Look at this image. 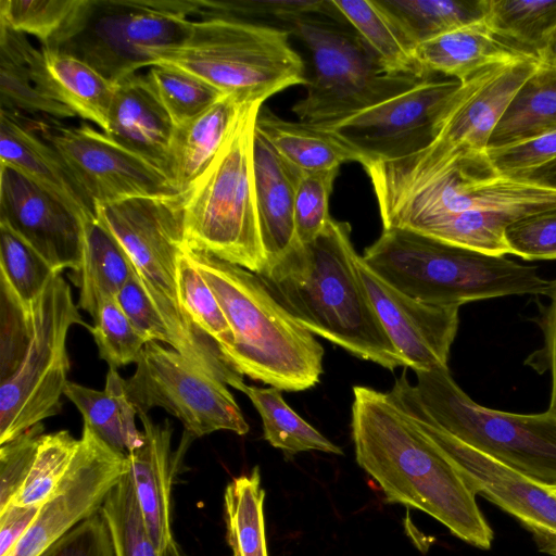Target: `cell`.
I'll list each match as a JSON object with an SVG mask.
<instances>
[{"label": "cell", "instance_id": "22", "mask_svg": "<svg viewBox=\"0 0 556 556\" xmlns=\"http://www.w3.org/2000/svg\"><path fill=\"white\" fill-rule=\"evenodd\" d=\"M0 165L20 172L52 193L85 223L97 217L94 204L55 149L37 131L31 117L0 110Z\"/></svg>", "mask_w": 556, "mask_h": 556}, {"label": "cell", "instance_id": "30", "mask_svg": "<svg viewBox=\"0 0 556 556\" xmlns=\"http://www.w3.org/2000/svg\"><path fill=\"white\" fill-rule=\"evenodd\" d=\"M134 274L127 252L113 233L97 217L86 222L81 263L71 276L80 290L78 307L92 317L99 304L116 296Z\"/></svg>", "mask_w": 556, "mask_h": 556}, {"label": "cell", "instance_id": "12", "mask_svg": "<svg viewBox=\"0 0 556 556\" xmlns=\"http://www.w3.org/2000/svg\"><path fill=\"white\" fill-rule=\"evenodd\" d=\"M191 0H84L60 41L68 53L110 81L151 66L150 52L180 43L192 20Z\"/></svg>", "mask_w": 556, "mask_h": 556}, {"label": "cell", "instance_id": "7", "mask_svg": "<svg viewBox=\"0 0 556 556\" xmlns=\"http://www.w3.org/2000/svg\"><path fill=\"white\" fill-rule=\"evenodd\" d=\"M290 30L233 17L192 20L178 45L150 52L151 66L170 65L191 73L242 104H263L307 75L290 43Z\"/></svg>", "mask_w": 556, "mask_h": 556}, {"label": "cell", "instance_id": "45", "mask_svg": "<svg viewBox=\"0 0 556 556\" xmlns=\"http://www.w3.org/2000/svg\"><path fill=\"white\" fill-rule=\"evenodd\" d=\"M79 443L67 430L42 433L27 479L11 503L41 506L66 473Z\"/></svg>", "mask_w": 556, "mask_h": 556}, {"label": "cell", "instance_id": "43", "mask_svg": "<svg viewBox=\"0 0 556 556\" xmlns=\"http://www.w3.org/2000/svg\"><path fill=\"white\" fill-rule=\"evenodd\" d=\"M194 15L200 18H265L280 22L286 29L295 22L312 16L345 23L332 0H197Z\"/></svg>", "mask_w": 556, "mask_h": 556}, {"label": "cell", "instance_id": "39", "mask_svg": "<svg viewBox=\"0 0 556 556\" xmlns=\"http://www.w3.org/2000/svg\"><path fill=\"white\" fill-rule=\"evenodd\" d=\"M100 513L115 556H163L148 531L128 471L109 492Z\"/></svg>", "mask_w": 556, "mask_h": 556}, {"label": "cell", "instance_id": "53", "mask_svg": "<svg viewBox=\"0 0 556 556\" xmlns=\"http://www.w3.org/2000/svg\"><path fill=\"white\" fill-rule=\"evenodd\" d=\"M547 304L539 302V316L536 321L543 332V345L526 359V365L539 374L549 371L552 378V392L549 410L556 415V279L552 280V289Z\"/></svg>", "mask_w": 556, "mask_h": 556}, {"label": "cell", "instance_id": "58", "mask_svg": "<svg viewBox=\"0 0 556 556\" xmlns=\"http://www.w3.org/2000/svg\"><path fill=\"white\" fill-rule=\"evenodd\" d=\"M553 492L556 494V489H555V490H553Z\"/></svg>", "mask_w": 556, "mask_h": 556}, {"label": "cell", "instance_id": "34", "mask_svg": "<svg viewBox=\"0 0 556 556\" xmlns=\"http://www.w3.org/2000/svg\"><path fill=\"white\" fill-rule=\"evenodd\" d=\"M264 498L257 466L227 484L224 493L226 539L232 556H268Z\"/></svg>", "mask_w": 556, "mask_h": 556}, {"label": "cell", "instance_id": "27", "mask_svg": "<svg viewBox=\"0 0 556 556\" xmlns=\"http://www.w3.org/2000/svg\"><path fill=\"white\" fill-rule=\"evenodd\" d=\"M244 105L225 94L197 117L175 127L166 175L180 192L188 189L213 162Z\"/></svg>", "mask_w": 556, "mask_h": 556}, {"label": "cell", "instance_id": "50", "mask_svg": "<svg viewBox=\"0 0 556 556\" xmlns=\"http://www.w3.org/2000/svg\"><path fill=\"white\" fill-rule=\"evenodd\" d=\"M486 152L501 174L518 178L556 160V130Z\"/></svg>", "mask_w": 556, "mask_h": 556}, {"label": "cell", "instance_id": "52", "mask_svg": "<svg viewBox=\"0 0 556 556\" xmlns=\"http://www.w3.org/2000/svg\"><path fill=\"white\" fill-rule=\"evenodd\" d=\"M39 556H115L108 526L100 513L85 519Z\"/></svg>", "mask_w": 556, "mask_h": 556}, {"label": "cell", "instance_id": "37", "mask_svg": "<svg viewBox=\"0 0 556 556\" xmlns=\"http://www.w3.org/2000/svg\"><path fill=\"white\" fill-rule=\"evenodd\" d=\"M515 220L504 214L466 212L422 218L406 228L466 249L506 255L505 231Z\"/></svg>", "mask_w": 556, "mask_h": 556}, {"label": "cell", "instance_id": "38", "mask_svg": "<svg viewBox=\"0 0 556 556\" xmlns=\"http://www.w3.org/2000/svg\"><path fill=\"white\" fill-rule=\"evenodd\" d=\"M483 21L538 56L556 26V0H483Z\"/></svg>", "mask_w": 556, "mask_h": 556}, {"label": "cell", "instance_id": "18", "mask_svg": "<svg viewBox=\"0 0 556 556\" xmlns=\"http://www.w3.org/2000/svg\"><path fill=\"white\" fill-rule=\"evenodd\" d=\"M79 440L66 473L7 556H39L98 513L109 492L128 471L127 455L113 451L85 425Z\"/></svg>", "mask_w": 556, "mask_h": 556}, {"label": "cell", "instance_id": "16", "mask_svg": "<svg viewBox=\"0 0 556 556\" xmlns=\"http://www.w3.org/2000/svg\"><path fill=\"white\" fill-rule=\"evenodd\" d=\"M387 393L446 454L476 494H482L528 529L556 533V494L444 430L420 403L406 369Z\"/></svg>", "mask_w": 556, "mask_h": 556}, {"label": "cell", "instance_id": "46", "mask_svg": "<svg viewBox=\"0 0 556 556\" xmlns=\"http://www.w3.org/2000/svg\"><path fill=\"white\" fill-rule=\"evenodd\" d=\"M90 332L109 368L136 364L148 341L134 327L116 298L103 300L92 316Z\"/></svg>", "mask_w": 556, "mask_h": 556}, {"label": "cell", "instance_id": "29", "mask_svg": "<svg viewBox=\"0 0 556 556\" xmlns=\"http://www.w3.org/2000/svg\"><path fill=\"white\" fill-rule=\"evenodd\" d=\"M64 395L81 413L84 425L113 451L128 455L142 444L143 433L135 424L137 410L117 369L109 368L103 391L68 381Z\"/></svg>", "mask_w": 556, "mask_h": 556}, {"label": "cell", "instance_id": "4", "mask_svg": "<svg viewBox=\"0 0 556 556\" xmlns=\"http://www.w3.org/2000/svg\"><path fill=\"white\" fill-rule=\"evenodd\" d=\"M186 252L214 292L235 334L225 353L242 375L281 391L319 382L324 348L274 298L261 278L211 254Z\"/></svg>", "mask_w": 556, "mask_h": 556}, {"label": "cell", "instance_id": "11", "mask_svg": "<svg viewBox=\"0 0 556 556\" xmlns=\"http://www.w3.org/2000/svg\"><path fill=\"white\" fill-rule=\"evenodd\" d=\"M538 64V56L502 62L460 83L443 111L434 139L426 149L364 167L376 199L404 191L460 153L486 150L496 125Z\"/></svg>", "mask_w": 556, "mask_h": 556}, {"label": "cell", "instance_id": "48", "mask_svg": "<svg viewBox=\"0 0 556 556\" xmlns=\"http://www.w3.org/2000/svg\"><path fill=\"white\" fill-rule=\"evenodd\" d=\"M508 254L526 261L556 258V207L518 218L505 231Z\"/></svg>", "mask_w": 556, "mask_h": 556}, {"label": "cell", "instance_id": "17", "mask_svg": "<svg viewBox=\"0 0 556 556\" xmlns=\"http://www.w3.org/2000/svg\"><path fill=\"white\" fill-rule=\"evenodd\" d=\"M459 85L456 79L430 77L370 109L319 127L353 149L363 167L396 161L418 153L432 142L443 111Z\"/></svg>", "mask_w": 556, "mask_h": 556}, {"label": "cell", "instance_id": "20", "mask_svg": "<svg viewBox=\"0 0 556 556\" xmlns=\"http://www.w3.org/2000/svg\"><path fill=\"white\" fill-rule=\"evenodd\" d=\"M357 268L374 309L397 352L415 370L447 367L459 306L420 302L390 286L359 255Z\"/></svg>", "mask_w": 556, "mask_h": 556}, {"label": "cell", "instance_id": "9", "mask_svg": "<svg viewBox=\"0 0 556 556\" xmlns=\"http://www.w3.org/2000/svg\"><path fill=\"white\" fill-rule=\"evenodd\" d=\"M288 30L311 55L305 94L292 106L300 122L332 125L425 80L390 73L354 30L330 18L306 17Z\"/></svg>", "mask_w": 556, "mask_h": 556}, {"label": "cell", "instance_id": "31", "mask_svg": "<svg viewBox=\"0 0 556 556\" xmlns=\"http://www.w3.org/2000/svg\"><path fill=\"white\" fill-rule=\"evenodd\" d=\"M496 125L488 149L501 148L556 130V61L538 58Z\"/></svg>", "mask_w": 556, "mask_h": 556}, {"label": "cell", "instance_id": "33", "mask_svg": "<svg viewBox=\"0 0 556 556\" xmlns=\"http://www.w3.org/2000/svg\"><path fill=\"white\" fill-rule=\"evenodd\" d=\"M28 43L26 35L0 24V110L54 121L75 117L71 109L35 85L26 60Z\"/></svg>", "mask_w": 556, "mask_h": 556}, {"label": "cell", "instance_id": "41", "mask_svg": "<svg viewBox=\"0 0 556 556\" xmlns=\"http://www.w3.org/2000/svg\"><path fill=\"white\" fill-rule=\"evenodd\" d=\"M59 274L33 247L0 223V279L23 305L33 304Z\"/></svg>", "mask_w": 556, "mask_h": 556}, {"label": "cell", "instance_id": "54", "mask_svg": "<svg viewBox=\"0 0 556 556\" xmlns=\"http://www.w3.org/2000/svg\"><path fill=\"white\" fill-rule=\"evenodd\" d=\"M40 506L10 503L0 513V556H7L25 535L39 513Z\"/></svg>", "mask_w": 556, "mask_h": 556}, {"label": "cell", "instance_id": "40", "mask_svg": "<svg viewBox=\"0 0 556 556\" xmlns=\"http://www.w3.org/2000/svg\"><path fill=\"white\" fill-rule=\"evenodd\" d=\"M84 0H0V24L52 48L67 31Z\"/></svg>", "mask_w": 556, "mask_h": 556}, {"label": "cell", "instance_id": "55", "mask_svg": "<svg viewBox=\"0 0 556 556\" xmlns=\"http://www.w3.org/2000/svg\"><path fill=\"white\" fill-rule=\"evenodd\" d=\"M518 178L556 189V160Z\"/></svg>", "mask_w": 556, "mask_h": 556}, {"label": "cell", "instance_id": "3", "mask_svg": "<svg viewBox=\"0 0 556 556\" xmlns=\"http://www.w3.org/2000/svg\"><path fill=\"white\" fill-rule=\"evenodd\" d=\"M73 325L91 327L61 274L29 306L0 279V444L61 412Z\"/></svg>", "mask_w": 556, "mask_h": 556}, {"label": "cell", "instance_id": "35", "mask_svg": "<svg viewBox=\"0 0 556 556\" xmlns=\"http://www.w3.org/2000/svg\"><path fill=\"white\" fill-rule=\"evenodd\" d=\"M416 48L483 20V0H377Z\"/></svg>", "mask_w": 556, "mask_h": 556}, {"label": "cell", "instance_id": "32", "mask_svg": "<svg viewBox=\"0 0 556 556\" xmlns=\"http://www.w3.org/2000/svg\"><path fill=\"white\" fill-rule=\"evenodd\" d=\"M332 2L345 23L351 25L390 73L420 79L431 77L424 73L416 61L415 47L377 0Z\"/></svg>", "mask_w": 556, "mask_h": 556}, {"label": "cell", "instance_id": "13", "mask_svg": "<svg viewBox=\"0 0 556 556\" xmlns=\"http://www.w3.org/2000/svg\"><path fill=\"white\" fill-rule=\"evenodd\" d=\"M377 202L383 229L406 228L422 218L466 212L518 219L556 207V189L501 174L486 150L468 151Z\"/></svg>", "mask_w": 556, "mask_h": 556}, {"label": "cell", "instance_id": "1", "mask_svg": "<svg viewBox=\"0 0 556 556\" xmlns=\"http://www.w3.org/2000/svg\"><path fill=\"white\" fill-rule=\"evenodd\" d=\"M352 438L357 464L379 484L386 502L419 509L460 540L490 548L494 534L446 454L388 393L355 386Z\"/></svg>", "mask_w": 556, "mask_h": 556}, {"label": "cell", "instance_id": "47", "mask_svg": "<svg viewBox=\"0 0 556 556\" xmlns=\"http://www.w3.org/2000/svg\"><path fill=\"white\" fill-rule=\"evenodd\" d=\"M339 169L300 173L294 194V224L301 244L315 240L331 218L329 199Z\"/></svg>", "mask_w": 556, "mask_h": 556}, {"label": "cell", "instance_id": "26", "mask_svg": "<svg viewBox=\"0 0 556 556\" xmlns=\"http://www.w3.org/2000/svg\"><path fill=\"white\" fill-rule=\"evenodd\" d=\"M414 53L426 75L439 73L460 83L490 65L536 56L496 34L483 20L419 43Z\"/></svg>", "mask_w": 556, "mask_h": 556}, {"label": "cell", "instance_id": "14", "mask_svg": "<svg viewBox=\"0 0 556 556\" xmlns=\"http://www.w3.org/2000/svg\"><path fill=\"white\" fill-rule=\"evenodd\" d=\"M226 386L155 341L146 344L134 375L125 379V391L137 415L161 407L176 417L192 439L219 430L239 435L249 432Z\"/></svg>", "mask_w": 556, "mask_h": 556}, {"label": "cell", "instance_id": "42", "mask_svg": "<svg viewBox=\"0 0 556 556\" xmlns=\"http://www.w3.org/2000/svg\"><path fill=\"white\" fill-rule=\"evenodd\" d=\"M146 73L175 127L197 117L223 96L202 78L170 65L156 64Z\"/></svg>", "mask_w": 556, "mask_h": 556}, {"label": "cell", "instance_id": "19", "mask_svg": "<svg viewBox=\"0 0 556 556\" xmlns=\"http://www.w3.org/2000/svg\"><path fill=\"white\" fill-rule=\"evenodd\" d=\"M0 223L58 273L79 268L85 222L52 193L4 165H0Z\"/></svg>", "mask_w": 556, "mask_h": 556}, {"label": "cell", "instance_id": "8", "mask_svg": "<svg viewBox=\"0 0 556 556\" xmlns=\"http://www.w3.org/2000/svg\"><path fill=\"white\" fill-rule=\"evenodd\" d=\"M262 105H244L213 162L182 191L186 247L256 275L266 266L253 184V139Z\"/></svg>", "mask_w": 556, "mask_h": 556}, {"label": "cell", "instance_id": "51", "mask_svg": "<svg viewBox=\"0 0 556 556\" xmlns=\"http://www.w3.org/2000/svg\"><path fill=\"white\" fill-rule=\"evenodd\" d=\"M115 298L134 327L148 342L172 345L168 329L136 271Z\"/></svg>", "mask_w": 556, "mask_h": 556}, {"label": "cell", "instance_id": "23", "mask_svg": "<svg viewBox=\"0 0 556 556\" xmlns=\"http://www.w3.org/2000/svg\"><path fill=\"white\" fill-rule=\"evenodd\" d=\"M254 131L253 184L266 268L280 262L299 244L294 224V194L300 176Z\"/></svg>", "mask_w": 556, "mask_h": 556}, {"label": "cell", "instance_id": "10", "mask_svg": "<svg viewBox=\"0 0 556 556\" xmlns=\"http://www.w3.org/2000/svg\"><path fill=\"white\" fill-rule=\"evenodd\" d=\"M415 374L420 403L444 430L532 481L556 489L555 414H516L484 407L460 389L448 367Z\"/></svg>", "mask_w": 556, "mask_h": 556}, {"label": "cell", "instance_id": "57", "mask_svg": "<svg viewBox=\"0 0 556 556\" xmlns=\"http://www.w3.org/2000/svg\"><path fill=\"white\" fill-rule=\"evenodd\" d=\"M538 58H544L556 61V26L552 31L544 48L541 51H539Z\"/></svg>", "mask_w": 556, "mask_h": 556}, {"label": "cell", "instance_id": "24", "mask_svg": "<svg viewBox=\"0 0 556 556\" xmlns=\"http://www.w3.org/2000/svg\"><path fill=\"white\" fill-rule=\"evenodd\" d=\"M174 130L146 74L136 73L116 84L109 111L108 136L166 174Z\"/></svg>", "mask_w": 556, "mask_h": 556}, {"label": "cell", "instance_id": "6", "mask_svg": "<svg viewBox=\"0 0 556 556\" xmlns=\"http://www.w3.org/2000/svg\"><path fill=\"white\" fill-rule=\"evenodd\" d=\"M381 279L404 294L438 306L515 294L548 296L552 280L536 266L486 254L407 228L383 229L362 255Z\"/></svg>", "mask_w": 556, "mask_h": 556}, {"label": "cell", "instance_id": "15", "mask_svg": "<svg viewBox=\"0 0 556 556\" xmlns=\"http://www.w3.org/2000/svg\"><path fill=\"white\" fill-rule=\"evenodd\" d=\"M33 124L94 206L180 193L162 169L87 123L66 126L33 119Z\"/></svg>", "mask_w": 556, "mask_h": 556}, {"label": "cell", "instance_id": "5", "mask_svg": "<svg viewBox=\"0 0 556 556\" xmlns=\"http://www.w3.org/2000/svg\"><path fill=\"white\" fill-rule=\"evenodd\" d=\"M96 215L127 252L168 329L172 349L201 370L243 392V376L194 325L180 302L177 262L186 247L182 192L100 204Z\"/></svg>", "mask_w": 556, "mask_h": 556}, {"label": "cell", "instance_id": "36", "mask_svg": "<svg viewBox=\"0 0 556 556\" xmlns=\"http://www.w3.org/2000/svg\"><path fill=\"white\" fill-rule=\"evenodd\" d=\"M243 393L262 418L264 439L274 447L290 455L306 451L343 454L287 404L280 389L247 386Z\"/></svg>", "mask_w": 556, "mask_h": 556}, {"label": "cell", "instance_id": "21", "mask_svg": "<svg viewBox=\"0 0 556 556\" xmlns=\"http://www.w3.org/2000/svg\"><path fill=\"white\" fill-rule=\"evenodd\" d=\"M138 416L143 442L127 455L128 473L148 531L161 554L185 556L172 526V485L180 456L170 448L173 427L167 419L155 424L149 414Z\"/></svg>", "mask_w": 556, "mask_h": 556}, {"label": "cell", "instance_id": "28", "mask_svg": "<svg viewBox=\"0 0 556 556\" xmlns=\"http://www.w3.org/2000/svg\"><path fill=\"white\" fill-rule=\"evenodd\" d=\"M255 129L293 168L313 173L361 162L358 154L329 130L303 122H290L261 108Z\"/></svg>", "mask_w": 556, "mask_h": 556}, {"label": "cell", "instance_id": "25", "mask_svg": "<svg viewBox=\"0 0 556 556\" xmlns=\"http://www.w3.org/2000/svg\"><path fill=\"white\" fill-rule=\"evenodd\" d=\"M26 60L35 85L45 96L106 131L116 84L74 55L36 48L30 41Z\"/></svg>", "mask_w": 556, "mask_h": 556}, {"label": "cell", "instance_id": "44", "mask_svg": "<svg viewBox=\"0 0 556 556\" xmlns=\"http://www.w3.org/2000/svg\"><path fill=\"white\" fill-rule=\"evenodd\" d=\"M177 280L182 307L225 356L235 345V334L214 292L187 254L186 247L178 257Z\"/></svg>", "mask_w": 556, "mask_h": 556}, {"label": "cell", "instance_id": "56", "mask_svg": "<svg viewBox=\"0 0 556 556\" xmlns=\"http://www.w3.org/2000/svg\"><path fill=\"white\" fill-rule=\"evenodd\" d=\"M533 534L534 541L541 552L552 556H556V533L540 530L529 529Z\"/></svg>", "mask_w": 556, "mask_h": 556}, {"label": "cell", "instance_id": "2", "mask_svg": "<svg viewBox=\"0 0 556 556\" xmlns=\"http://www.w3.org/2000/svg\"><path fill=\"white\" fill-rule=\"evenodd\" d=\"M358 256L350 224L331 217L315 240L299 244L257 276L313 334L389 370L407 368L367 295Z\"/></svg>", "mask_w": 556, "mask_h": 556}, {"label": "cell", "instance_id": "49", "mask_svg": "<svg viewBox=\"0 0 556 556\" xmlns=\"http://www.w3.org/2000/svg\"><path fill=\"white\" fill-rule=\"evenodd\" d=\"M43 431V424L40 422L0 444V513L8 507L24 485Z\"/></svg>", "mask_w": 556, "mask_h": 556}]
</instances>
